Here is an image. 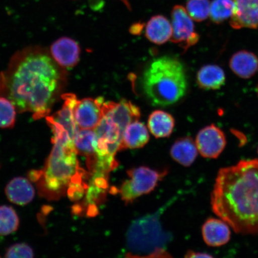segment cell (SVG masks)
<instances>
[{
    "mask_svg": "<svg viewBox=\"0 0 258 258\" xmlns=\"http://www.w3.org/2000/svg\"><path fill=\"white\" fill-rule=\"evenodd\" d=\"M230 25L234 29L258 28V0H233Z\"/></svg>",
    "mask_w": 258,
    "mask_h": 258,
    "instance_id": "7c38bea8",
    "label": "cell"
},
{
    "mask_svg": "<svg viewBox=\"0 0 258 258\" xmlns=\"http://www.w3.org/2000/svg\"><path fill=\"white\" fill-rule=\"evenodd\" d=\"M102 97L77 99L74 109V118L79 128L95 129L104 116Z\"/></svg>",
    "mask_w": 258,
    "mask_h": 258,
    "instance_id": "ba28073f",
    "label": "cell"
},
{
    "mask_svg": "<svg viewBox=\"0 0 258 258\" xmlns=\"http://www.w3.org/2000/svg\"><path fill=\"white\" fill-rule=\"evenodd\" d=\"M62 83L59 66L50 53L43 48H26L0 74V96L8 98L18 112H31L34 120H40L50 115Z\"/></svg>",
    "mask_w": 258,
    "mask_h": 258,
    "instance_id": "6da1fadb",
    "label": "cell"
},
{
    "mask_svg": "<svg viewBox=\"0 0 258 258\" xmlns=\"http://www.w3.org/2000/svg\"><path fill=\"white\" fill-rule=\"evenodd\" d=\"M230 66L233 72L243 79H249L258 70V59L252 53L242 50L231 58Z\"/></svg>",
    "mask_w": 258,
    "mask_h": 258,
    "instance_id": "e0dca14e",
    "label": "cell"
},
{
    "mask_svg": "<svg viewBox=\"0 0 258 258\" xmlns=\"http://www.w3.org/2000/svg\"><path fill=\"white\" fill-rule=\"evenodd\" d=\"M198 152L196 143L189 137L177 140L170 150L173 159L185 167L191 166L195 162Z\"/></svg>",
    "mask_w": 258,
    "mask_h": 258,
    "instance_id": "d6986e66",
    "label": "cell"
},
{
    "mask_svg": "<svg viewBox=\"0 0 258 258\" xmlns=\"http://www.w3.org/2000/svg\"><path fill=\"white\" fill-rule=\"evenodd\" d=\"M211 3L209 0H189L186 3V11L197 22L206 20L210 15Z\"/></svg>",
    "mask_w": 258,
    "mask_h": 258,
    "instance_id": "d4e9b609",
    "label": "cell"
},
{
    "mask_svg": "<svg viewBox=\"0 0 258 258\" xmlns=\"http://www.w3.org/2000/svg\"><path fill=\"white\" fill-rule=\"evenodd\" d=\"M234 9L233 0H214L211 3L209 16L215 23H221L231 17Z\"/></svg>",
    "mask_w": 258,
    "mask_h": 258,
    "instance_id": "603a6c76",
    "label": "cell"
},
{
    "mask_svg": "<svg viewBox=\"0 0 258 258\" xmlns=\"http://www.w3.org/2000/svg\"><path fill=\"white\" fill-rule=\"evenodd\" d=\"M46 120L52 132V150L43 168L32 171L29 177L41 197L57 201L67 195L72 184L85 183L83 179L86 172L80 167L74 144L78 128L52 115L47 116Z\"/></svg>",
    "mask_w": 258,
    "mask_h": 258,
    "instance_id": "3957f363",
    "label": "cell"
},
{
    "mask_svg": "<svg viewBox=\"0 0 258 258\" xmlns=\"http://www.w3.org/2000/svg\"><path fill=\"white\" fill-rule=\"evenodd\" d=\"M186 257H212L211 254L203 252H196V251H189L187 252Z\"/></svg>",
    "mask_w": 258,
    "mask_h": 258,
    "instance_id": "4316f807",
    "label": "cell"
},
{
    "mask_svg": "<svg viewBox=\"0 0 258 258\" xmlns=\"http://www.w3.org/2000/svg\"><path fill=\"white\" fill-rule=\"evenodd\" d=\"M166 173L167 171L159 172L145 166L129 170L127 174L130 179L122 183L119 191L122 201L131 203L139 197L153 191Z\"/></svg>",
    "mask_w": 258,
    "mask_h": 258,
    "instance_id": "8992f818",
    "label": "cell"
},
{
    "mask_svg": "<svg viewBox=\"0 0 258 258\" xmlns=\"http://www.w3.org/2000/svg\"><path fill=\"white\" fill-rule=\"evenodd\" d=\"M80 47L75 40L62 37L54 41L50 47V55L55 62L63 69H72L78 63Z\"/></svg>",
    "mask_w": 258,
    "mask_h": 258,
    "instance_id": "30bf717a",
    "label": "cell"
},
{
    "mask_svg": "<svg viewBox=\"0 0 258 258\" xmlns=\"http://www.w3.org/2000/svg\"><path fill=\"white\" fill-rule=\"evenodd\" d=\"M142 28H143V26L141 24L135 25L131 28V31L132 33H134V34L140 33Z\"/></svg>",
    "mask_w": 258,
    "mask_h": 258,
    "instance_id": "83f0119b",
    "label": "cell"
},
{
    "mask_svg": "<svg viewBox=\"0 0 258 258\" xmlns=\"http://www.w3.org/2000/svg\"><path fill=\"white\" fill-rule=\"evenodd\" d=\"M145 35L154 44H164L172 37V25L163 16H153L147 23Z\"/></svg>",
    "mask_w": 258,
    "mask_h": 258,
    "instance_id": "ac0fdd59",
    "label": "cell"
},
{
    "mask_svg": "<svg viewBox=\"0 0 258 258\" xmlns=\"http://www.w3.org/2000/svg\"><path fill=\"white\" fill-rule=\"evenodd\" d=\"M150 140L146 126L138 121L131 122L122 132L120 150L143 148Z\"/></svg>",
    "mask_w": 258,
    "mask_h": 258,
    "instance_id": "2e32d148",
    "label": "cell"
},
{
    "mask_svg": "<svg viewBox=\"0 0 258 258\" xmlns=\"http://www.w3.org/2000/svg\"><path fill=\"white\" fill-rule=\"evenodd\" d=\"M16 108L5 96H0V128H10L14 126L16 119Z\"/></svg>",
    "mask_w": 258,
    "mask_h": 258,
    "instance_id": "cb8c5ba5",
    "label": "cell"
},
{
    "mask_svg": "<svg viewBox=\"0 0 258 258\" xmlns=\"http://www.w3.org/2000/svg\"><path fill=\"white\" fill-rule=\"evenodd\" d=\"M143 86L145 96L153 106L174 104L185 95L187 81L184 68L175 58H158L145 71Z\"/></svg>",
    "mask_w": 258,
    "mask_h": 258,
    "instance_id": "277c9868",
    "label": "cell"
},
{
    "mask_svg": "<svg viewBox=\"0 0 258 258\" xmlns=\"http://www.w3.org/2000/svg\"><path fill=\"white\" fill-rule=\"evenodd\" d=\"M202 235L209 246L219 247L227 244L230 240L231 231L229 225L222 219L211 218L203 225Z\"/></svg>",
    "mask_w": 258,
    "mask_h": 258,
    "instance_id": "9a60e30c",
    "label": "cell"
},
{
    "mask_svg": "<svg viewBox=\"0 0 258 258\" xmlns=\"http://www.w3.org/2000/svg\"><path fill=\"white\" fill-rule=\"evenodd\" d=\"M34 256L32 248L26 243H16L10 246L6 251V257H27Z\"/></svg>",
    "mask_w": 258,
    "mask_h": 258,
    "instance_id": "484cf974",
    "label": "cell"
},
{
    "mask_svg": "<svg viewBox=\"0 0 258 258\" xmlns=\"http://www.w3.org/2000/svg\"><path fill=\"white\" fill-rule=\"evenodd\" d=\"M172 35L170 38L173 43L179 45L186 51L198 43L199 35L195 31L192 19L182 6L176 5L172 12Z\"/></svg>",
    "mask_w": 258,
    "mask_h": 258,
    "instance_id": "52a82bcc",
    "label": "cell"
},
{
    "mask_svg": "<svg viewBox=\"0 0 258 258\" xmlns=\"http://www.w3.org/2000/svg\"><path fill=\"white\" fill-rule=\"evenodd\" d=\"M213 211L238 233H258V160L221 169L211 195Z\"/></svg>",
    "mask_w": 258,
    "mask_h": 258,
    "instance_id": "7a4b0ae2",
    "label": "cell"
},
{
    "mask_svg": "<svg viewBox=\"0 0 258 258\" xmlns=\"http://www.w3.org/2000/svg\"><path fill=\"white\" fill-rule=\"evenodd\" d=\"M19 226L17 213L11 206H0V236L15 233Z\"/></svg>",
    "mask_w": 258,
    "mask_h": 258,
    "instance_id": "7402d4cb",
    "label": "cell"
},
{
    "mask_svg": "<svg viewBox=\"0 0 258 258\" xmlns=\"http://www.w3.org/2000/svg\"><path fill=\"white\" fill-rule=\"evenodd\" d=\"M175 126V120L169 113L157 110L148 118V127L151 133L157 138L169 137Z\"/></svg>",
    "mask_w": 258,
    "mask_h": 258,
    "instance_id": "ffe728a7",
    "label": "cell"
},
{
    "mask_svg": "<svg viewBox=\"0 0 258 258\" xmlns=\"http://www.w3.org/2000/svg\"><path fill=\"white\" fill-rule=\"evenodd\" d=\"M196 144L203 157L216 159L223 151L226 145L224 132L212 124L202 129L196 137Z\"/></svg>",
    "mask_w": 258,
    "mask_h": 258,
    "instance_id": "9c48e42d",
    "label": "cell"
},
{
    "mask_svg": "<svg viewBox=\"0 0 258 258\" xmlns=\"http://www.w3.org/2000/svg\"><path fill=\"white\" fill-rule=\"evenodd\" d=\"M9 201L14 204L25 206L34 199L35 191L31 181L26 177H16L10 181L5 188Z\"/></svg>",
    "mask_w": 258,
    "mask_h": 258,
    "instance_id": "5bb4252c",
    "label": "cell"
},
{
    "mask_svg": "<svg viewBox=\"0 0 258 258\" xmlns=\"http://www.w3.org/2000/svg\"><path fill=\"white\" fill-rule=\"evenodd\" d=\"M104 111V115L110 118L122 132L131 122L138 121L141 116L140 108L124 99L118 103L105 101Z\"/></svg>",
    "mask_w": 258,
    "mask_h": 258,
    "instance_id": "8fae6325",
    "label": "cell"
},
{
    "mask_svg": "<svg viewBox=\"0 0 258 258\" xmlns=\"http://www.w3.org/2000/svg\"><path fill=\"white\" fill-rule=\"evenodd\" d=\"M77 154L87 158L90 172L94 170L97 161L98 137L94 129L79 128L74 140Z\"/></svg>",
    "mask_w": 258,
    "mask_h": 258,
    "instance_id": "4fadbf2b",
    "label": "cell"
},
{
    "mask_svg": "<svg viewBox=\"0 0 258 258\" xmlns=\"http://www.w3.org/2000/svg\"><path fill=\"white\" fill-rule=\"evenodd\" d=\"M172 201L167 202L153 214L132 222L125 235L127 257H167V245L172 235L163 230L161 217Z\"/></svg>",
    "mask_w": 258,
    "mask_h": 258,
    "instance_id": "5b68a950",
    "label": "cell"
},
{
    "mask_svg": "<svg viewBox=\"0 0 258 258\" xmlns=\"http://www.w3.org/2000/svg\"><path fill=\"white\" fill-rule=\"evenodd\" d=\"M197 81L203 89L217 90L224 85L225 75L221 67L215 64H208L199 70Z\"/></svg>",
    "mask_w": 258,
    "mask_h": 258,
    "instance_id": "44dd1931",
    "label": "cell"
}]
</instances>
